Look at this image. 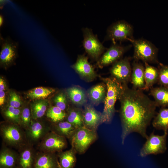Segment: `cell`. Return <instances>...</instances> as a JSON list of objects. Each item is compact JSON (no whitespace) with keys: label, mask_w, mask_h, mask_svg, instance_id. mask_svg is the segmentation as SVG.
I'll return each mask as SVG.
<instances>
[{"label":"cell","mask_w":168,"mask_h":168,"mask_svg":"<svg viewBox=\"0 0 168 168\" xmlns=\"http://www.w3.org/2000/svg\"><path fill=\"white\" fill-rule=\"evenodd\" d=\"M60 161L63 168H72L76 161L74 150L71 149L61 154L60 156Z\"/></svg>","instance_id":"obj_23"},{"label":"cell","mask_w":168,"mask_h":168,"mask_svg":"<svg viewBox=\"0 0 168 168\" xmlns=\"http://www.w3.org/2000/svg\"><path fill=\"white\" fill-rule=\"evenodd\" d=\"M168 132H164L162 135H155L153 132L152 133L141 149L140 156L144 157L151 154L164 153L167 149Z\"/></svg>","instance_id":"obj_7"},{"label":"cell","mask_w":168,"mask_h":168,"mask_svg":"<svg viewBox=\"0 0 168 168\" xmlns=\"http://www.w3.org/2000/svg\"><path fill=\"white\" fill-rule=\"evenodd\" d=\"M15 157L14 154L8 150H5L1 152L0 155V164L5 168L12 167L14 165Z\"/></svg>","instance_id":"obj_25"},{"label":"cell","mask_w":168,"mask_h":168,"mask_svg":"<svg viewBox=\"0 0 168 168\" xmlns=\"http://www.w3.org/2000/svg\"><path fill=\"white\" fill-rule=\"evenodd\" d=\"M4 22V18L2 14L0 15V27H1Z\"/></svg>","instance_id":"obj_38"},{"label":"cell","mask_w":168,"mask_h":168,"mask_svg":"<svg viewBox=\"0 0 168 168\" xmlns=\"http://www.w3.org/2000/svg\"><path fill=\"white\" fill-rule=\"evenodd\" d=\"M2 136L7 143L16 145L21 143L23 135L19 128L13 125H7L2 126L1 128Z\"/></svg>","instance_id":"obj_13"},{"label":"cell","mask_w":168,"mask_h":168,"mask_svg":"<svg viewBox=\"0 0 168 168\" xmlns=\"http://www.w3.org/2000/svg\"><path fill=\"white\" fill-rule=\"evenodd\" d=\"M0 38V63L2 65L6 67L13 63L16 58L19 44L9 37L3 38L1 35Z\"/></svg>","instance_id":"obj_9"},{"label":"cell","mask_w":168,"mask_h":168,"mask_svg":"<svg viewBox=\"0 0 168 168\" xmlns=\"http://www.w3.org/2000/svg\"><path fill=\"white\" fill-rule=\"evenodd\" d=\"M44 130L43 126L40 123H33L30 127V135L33 139L37 140L42 135Z\"/></svg>","instance_id":"obj_32"},{"label":"cell","mask_w":168,"mask_h":168,"mask_svg":"<svg viewBox=\"0 0 168 168\" xmlns=\"http://www.w3.org/2000/svg\"><path fill=\"white\" fill-rule=\"evenodd\" d=\"M21 113L19 108L9 106L4 110V114L8 119L19 124L21 121Z\"/></svg>","instance_id":"obj_30"},{"label":"cell","mask_w":168,"mask_h":168,"mask_svg":"<svg viewBox=\"0 0 168 168\" xmlns=\"http://www.w3.org/2000/svg\"><path fill=\"white\" fill-rule=\"evenodd\" d=\"M55 91V89L52 88L38 87L28 91L27 97L31 99L42 100L47 98Z\"/></svg>","instance_id":"obj_21"},{"label":"cell","mask_w":168,"mask_h":168,"mask_svg":"<svg viewBox=\"0 0 168 168\" xmlns=\"http://www.w3.org/2000/svg\"><path fill=\"white\" fill-rule=\"evenodd\" d=\"M106 87V93L105 99L104 108L101 114L102 122L110 123L115 110V104L119 100L123 91L122 84L112 77L103 78Z\"/></svg>","instance_id":"obj_2"},{"label":"cell","mask_w":168,"mask_h":168,"mask_svg":"<svg viewBox=\"0 0 168 168\" xmlns=\"http://www.w3.org/2000/svg\"><path fill=\"white\" fill-rule=\"evenodd\" d=\"M6 1L3 0H0V7L1 9H2V7L6 4Z\"/></svg>","instance_id":"obj_39"},{"label":"cell","mask_w":168,"mask_h":168,"mask_svg":"<svg viewBox=\"0 0 168 168\" xmlns=\"http://www.w3.org/2000/svg\"><path fill=\"white\" fill-rule=\"evenodd\" d=\"M66 142L62 136L54 133L48 135L42 143V146L45 150L54 151L61 150L66 146Z\"/></svg>","instance_id":"obj_15"},{"label":"cell","mask_w":168,"mask_h":168,"mask_svg":"<svg viewBox=\"0 0 168 168\" xmlns=\"http://www.w3.org/2000/svg\"><path fill=\"white\" fill-rule=\"evenodd\" d=\"M130 58L125 57L113 64L110 69L111 77L122 84H127L130 82L132 68Z\"/></svg>","instance_id":"obj_8"},{"label":"cell","mask_w":168,"mask_h":168,"mask_svg":"<svg viewBox=\"0 0 168 168\" xmlns=\"http://www.w3.org/2000/svg\"><path fill=\"white\" fill-rule=\"evenodd\" d=\"M46 115L53 122H57L63 120L66 114L64 111L55 106L50 107L48 109Z\"/></svg>","instance_id":"obj_26"},{"label":"cell","mask_w":168,"mask_h":168,"mask_svg":"<svg viewBox=\"0 0 168 168\" xmlns=\"http://www.w3.org/2000/svg\"><path fill=\"white\" fill-rule=\"evenodd\" d=\"M123 91L119 99V114L122 127V143L130 133L135 132L147 139V127L156 115L157 107L142 91L122 84Z\"/></svg>","instance_id":"obj_1"},{"label":"cell","mask_w":168,"mask_h":168,"mask_svg":"<svg viewBox=\"0 0 168 168\" xmlns=\"http://www.w3.org/2000/svg\"><path fill=\"white\" fill-rule=\"evenodd\" d=\"M5 93L4 91H0V105L2 106L5 101Z\"/></svg>","instance_id":"obj_36"},{"label":"cell","mask_w":168,"mask_h":168,"mask_svg":"<svg viewBox=\"0 0 168 168\" xmlns=\"http://www.w3.org/2000/svg\"><path fill=\"white\" fill-rule=\"evenodd\" d=\"M159 76L157 83L160 86L168 89V65L158 63Z\"/></svg>","instance_id":"obj_27"},{"label":"cell","mask_w":168,"mask_h":168,"mask_svg":"<svg viewBox=\"0 0 168 168\" xmlns=\"http://www.w3.org/2000/svg\"><path fill=\"white\" fill-rule=\"evenodd\" d=\"M6 86V83L4 80L2 78H0V91H4Z\"/></svg>","instance_id":"obj_37"},{"label":"cell","mask_w":168,"mask_h":168,"mask_svg":"<svg viewBox=\"0 0 168 168\" xmlns=\"http://www.w3.org/2000/svg\"><path fill=\"white\" fill-rule=\"evenodd\" d=\"M156 114L152 123L153 127L168 132V108H161Z\"/></svg>","instance_id":"obj_18"},{"label":"cell","mask_w":168,"mask_h":168,"mask_svg":"<svg viewBox=\"0 0 168 168\" xmlns=\"http://www.w3.org/2000/svg\"><path fill=\"white\" fill-rule=\"evenodd\" d=\"M57 129L62 135L69 137L72 135L76 128L71 123L66 121L59 123Z\"/></svg>","instance_id":"obj_29"},{"label":"cell","mask_w":168,"mask_h":168,"mask_svg":"<svg viewBox=\"0 0 168 168\" xmlns=\"http://www.w3.org/2000/svg\"><path fill=\"white\" fill-rule=\"evenodd\" d=\"M71 67L79 75L87 80H91L96 76L94 68L88 61V57L84 54L79 55Z\"/></svg>","instance_id":"obj_11"},{"label":"cell","mask_w":168,"mask_h":168,"mask_svg":"<svg viewBox=\"0 0 168 168\" xmlns=\"http://www.w3.org/2000/svg\"><path fill=\"white\" fill-rule=\"evenodd\" d=\"M67 93L72 102L76 105H82L86 102L85 92L79 87L73 86L69 88L67 90Z\"/></svg>","instance_id":"obj_20"},{"label":"cell","mask_w":168,"mask_h":168,"mask_svg":"<svg viewBox=\"0 0 168 168\" xmlns=\"http://www.w3.org/2000/svg\"><path fill=\"white\" fill-rule=\"evenodd\" d=\"M133 26L124 20L116 22L111 25L107 28L105 40H110L113 43L128 40L130 42L134 39Z\"/></svg>","instance_id":"obj_4"},{"label":"cell","mask_w":168,"mask_h":168,"mask_svg":"<svg viewBox=\"0 0 168 168\" xmlns=\"http://www.w3.org/2000/svg\"><path fill=\"white\" fill-rule=\"evenodd\" d=\"M83 40V46L86 52L93 59L97 60L104 52L107 49L100 42L96 35H94L91 29L82 28Z\"/></svg>","instance_id":"obj_5"},{"label":"cell","mask_w":168,"mask_h":168,"mask_svg":"<svg viewBox=\"0 0 168 168\" xmlns=\"http://www.w3.org/2000/svg\"><path fill=\"white\" fill-rule=\"evenodd\" d=\"M9 96V106L19 108L22 104L20 96L14 91L11 92Z\"/></svg>","instance_id":"obj_34"},{"label":"cell","mask_w":168,"mask_h":168,"mask_svg":"<svg viewBox=\"0 0 168 168\" xmlns=\"http://www.w3.org/2000/svg\"><path fill=\"white\" fill-rule=\"evenodd\" d=\"M21 119L22 124L26 128L30 127V109L27 107L23 109L21 115Z\"/></svg>","instance_id":"obj_35"},{"label":"cell","mask_w":168,"mask_h":168,"mask_svg":"<svg viewBox=\"0 0 168 168\" xmlns=\"http://www.w3.org/2000/svg\"><path fill=\"white\" fill-rule=\"evenodd\" d=\"M132 46L131 45L124 46L117 43H113L98 60L97 65L98 67L102 68L113 64L122 58L124 54Z\"/></svg>","instance_id":"obj_10"},{"label":"cell","mask_w":168,"mask_h":168,"mask_svg":"<svg viewBox=\"0 0 168 168\" xmlns=\"http://www.w3.org/2000/svg\"><path fill=\"white\" fill-rule=\"evenodd\" d=\"M134 47L133 57L137 61L144 63H158V49L150 41L143 39H133L130 41Z\"/></svg>","instance_id":"obj_3"},{"label":"cell","mask_w":168,"mask_h":168,"mask_svg":"<svg viewBox=\"0 0 168 168\" xmlns=\"http://www.w3.org/2000/svg\"><path fill=\"white\" fill-rule=\"evenodd\" d=\"M96 137V133L94 130L83 126L76 129L72 135V144L75 150L79 153H82Z\"/></svg>","instance_id":"obj_6"},{"label":"cell","mask_w":168,"mask_h":168,"mask_svg":"<svg viewBox=\"0 0 168 168\" xmlns=\"http://www.w3.org/2000/svg\"><path fill=\"white\" fill-rule=\"evenodd\" d=\"M82 116L84 125L90 129L94 130L102 123L101 114L90 105L86 106Z\"/></svg>","instance_id":"obj_14"},{"label":"cell","mask_w":168,"mask_h":168,"mask_svg":"<svg viewBox=\"0 0 168 168\" xmlns=\"http://www.w3.org/2000/svg\"><path fill=\"white\" fill-rule=\"evenodd\" d=\"M55 162L52 156L49 153H44L38 158L35 168H55Z\"/></svg>","instance_id":"obj_24"},{"label":"cell","mask_w":168,"mask_h":168,"mask_svg":"<svg viewBox=\"0 0 168 168\" xmlns=\"http://www.w3.org/2000/svg\"><path fill=\"white\" fill-rule=\"evenodd\" d=\"M150 94L153 97L157 107H168V88L160 86L152 87L150 89Z\"/></svg>","instance_id":"obj_16"},{"label":"cell","mask_w":168,"mask_h":168,"mask_svg":"<svg viewBox=\"0 0 168 168\" xmlns=\"http://www.w3.org/2000/svg\"><path fill=\"white\" fill-rule=\"evenodd\" d=\"M32 160V153L29 149H26L21 154L20 164L22 168H30Z\"/></svg>","instance_id":"obj_31"},{"label":"cell","mask_w":168,"mask_h":168,"mask_svg":"<svg viewBox=\"0 0 168 168\" xmlns=\"http://www.w3.org/2000/svg\"><path fill=\"white\" fill-rule=\"evenodd\" d=\"M106 93L105 84L100 83L92 87L89 91L88 95L92 102L97 105L104 101Z\"/></svg>","instance_id":"obj_19"},{"label":"cell","mask_w":168,"mask_h":168,"mask_svg":"<svg viewBox=\"0 0 168 168\" xmlns=\"http://www.w3.org/2000/svg\"><path fill=\"white\" fill-rule=\"evenodd\" d=\"M54 101L56 106L64 111L67 106V101L65 95L62 93H59L54 98Z\"/></svg>","instance_id":"obj_33"},{"label":"cell","mask_w":168,"mask_h":168,"mask_svg":"<svg viewBox=\"0 0 168 168\" xmlns=\"http://www.w3.org/2000/svg\"><path fill=\"white\" fill-rule=\"evenodd\" d=\"M48 104L47 100H40L36 101L32 105L31 111L34 119H37L44 115L47 110Z\"/></svg>","instance_id":"obj_22"},{"label":"cell","mask_w":168,"mask_h":168,"mask_svg":"<svg viewBox=\"0 0 168 168\" xmlns=\"http://www.w3.org/2000/svg\"><path fill=\"white\" fill-rule=\"evenodd\" d=\"M62 168H62L60 167V168Z\"/></svg>","instance_id":"obj_40"},{"label":"cell","mask_w":168,"mask_h":168,"mask_svg":"<svg viewBox=\"0 0 168 168\" xmlns=\"http://www.w3.org/2000/svg\"><path fill=\"white\" fill-rule=\"evenodd\" d=\"M130 82L133 88L144 91L145 86V67L138 61L134 60L132 63Z\"/></svg>","instance_id":"obj_12"},{"label":"cell","mask_w":168,"mask_h":168,"mask_svg":"<svg viewBox=\"0 0 168 168\" xmlns=\"http://www.w3.org/2000/svg\"><path fill=\"white\" fill-rule=\"evenodd\" d=\"M67 120L76 129L84 126L82 115L79 111L76 110L70 111L68 116Z\"/></svg>","instance_id":"obj_28"},{"label":"cell","mask_w":168,"mask_h":168,"mask_svg":"<svg viewBox=\"0 0 168 168\" xmlns=\"http://www.w3.org/2000/svg\"><path fill=\"white\" fill-rule=\"evenodd\" d=\"M144 63L145 86L144 90L148 91L157 83L159 71L157 68L149 65L148 63Z\"/></svg>","instance_id":"obj_17"}]
</instances>
